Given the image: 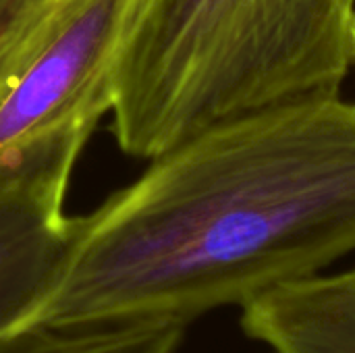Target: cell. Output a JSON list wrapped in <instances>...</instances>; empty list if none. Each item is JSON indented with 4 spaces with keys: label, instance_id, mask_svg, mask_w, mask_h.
Instances as JSON below:
<instances>
[{
    "label": "cell",
    "instance_id": "4",
    "mask_svg": "<svg viewBox=\"0 0 355 353\" xmlns=\"http://www.w3.org/2000/svg\"><path fill=\"white\" fill-rule=\"evenodd\" d=\"M77 237L64 198L0 187V339L31 327L58 285Z\"/></svg>",
    "mask_w": 355,
    "mask_h": 353
},
{
    "label": "cell",
    "instance_id": "7",
    "mask_svg": "<svg viewBox=\"0 0 355 353\" xmlns=\"http://www.w3.org/2000/svg\"><path fill=\"white\" fill-rule=\"evenodd\" d=\"M352 58H354V64H355V21H354V27H352Z\"/></svg>",
    "mask_w": 355,
    "mask_h": 353
},
{
    "label": "cell",
    "instance_id": "2",
    "mask_svg": "<svg viewBox=\"0 0 355 353\" xmlns=\"http://www.w3.org/2000/svg\"><path fill=\"white\" fill-rule=\"evenodd\" d=\"M354 21L355 0H135L110 129L152 160L214 123L339 96Z\"/></svg>",
    "mask_w": 355,
    "mask_h": 353
},
{
    "label": "cell",
    "instance_id": "1",
    "mask_svg": "<svg viewBox=\"0 0 355 353\" xmlns=\"http://www.w3.org/2000/svg\"><path fill=\"white\" fill-rule=\"evenodd\" d=\"M352 252L355 102L266 106L179 141L77 216L67 268L31 327H189Z\"/></svg>",
    "mask_w": 355,
    "mask_h": 353
},
{
    "label": "cell",
    "instance_id": "6",
    "mask_svg": "<svg viewBox=\"0 0 355 353\" xmlns=\"http://www.w3.org/2000/svg\"><path fill=\"white\" fill-rule=\"evenodd\" d=\"M187 327L173 320H141L92 329L31 327L0 339V353H175Z\"/></svg>",
    "mask_w": 355,
    "mask_h": 353
},
{
    "label": "cell",
    "instance_id": "5",
    "mask_svg": "<svg viewBox=\"0 0 355 353\" xmlns=\"http://www.w3.org/2000/svg\"><path fill=\"white\" fill-rule=\"evenodd\" d=\"M241 310V331L268 353H355V266L270 289Z\"/></svg>",
    "mask_w": 355,
    "mask_h": 353
},
{
    "label": "cell",
    "instance_id": "3",
    "mask_svg": "<svg viewBox=\"0 0 355 353\" xmlns=\"http://www.w3.org/2000/svg\"><path fill=\"white\" fill-rule=\"evenodd\" d=\"M135 0H0V187L67 196L116 102Z\"/></svg>",
    "mask_w": 355,
    "mask_h": 353
}]
</instances>
